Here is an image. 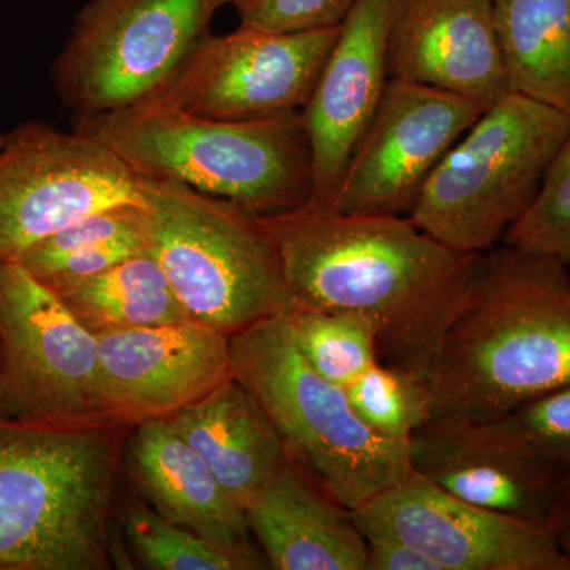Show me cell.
<instances>
[{
	"label": "cell",
	"mask_w": 570,
	"mask_h": 570,
	"mask_svg": "<svg viewBox=\"0 0 570 570\" xmlns=\"http://www.w3.org/2000/svg\"><path fill=\"white\" fill-rule=\"evenodd\" d=\"M485 105L390 78L328 209L409 216L420 190Z\"/></svg>",
	"instance_id": "13"
},
{
	"label": "cell",
	"mask_w": 570,
	"mask_h": 570,
	"mask_svg": "<svg viewBox=\"0 0 570 570\" xmlns=\"http://www.w3.org/2000/svg\"><path fill=\"white\" fill-rule=\"evenodd\" d=\"M7 134L0 132V148H2L3 142H6Z\"/></svg>",
	"instance_id": "33"
},
{
	"label": "cell",
	"mask_w": 570,
	"mask_h": 570,
	"mask_svg": "<svg viewBox=\"0 0 570 570\" xmlns=\"http://www.w3.org/2000/svg\"><path fill=\"white\" fill-rule=\"evenodd\" d=\"M366 540V570H439L414 547L385 532H363Z\"/></svg>",
	"instance_id": "30"
},
{
	"label": "cell",
	"mask_w": 570,
	"mask_h": 570,
	"mask_svg": "<svg viewBox=\"0 0 570 570\" xmlns=\"http://www.w3.org/2000/svg\"><path fill=\"white\" fill-rule=\"evenodd\" d=\"M75 130L102 142L142 179L186 184L254 217L313 200L302 111L217 119L140 104L78 118Z\"/></svg>",
	"instance_id": "3"
},
{
	"label": "cell",
	"mask_w": 570,
	"mask_h": 570,
	"mask_svg": "<svg viewBox=\"0 0 570 570\" xmlns=\"http://www.w3.org/2000/svg\"><path fill=\"white\" fill-rule=\"evenodd\" d=\"M234 0H88L51 67L75 118L124 110L163 91Z\"/></svg>",
	"instance_id": "8"
},
{
	"label": "cell",
	"mask_w": 570,
	"mask_h": 570,
	"mask_svg": "<svg viewBox=\"0 0 570 570\" xmlns=\"http://www.w3.org/2000/svg\"><path fill=\"white\" fill-rule=\"evenodd\" d=\"M409 456L412 471L452 497L547 528L564 479L508 415L428 420Z\"/></svg>",
	"instance_id": "14"
},
{
	"label": "cell",
	"mask_w": 570,
	"mask_h": 570,
	"mask_svg": "<svg viewBox=\"0 0 570 570\" xmlns=\"http://www.w3.org/2000/svg\"><path fill=\"white\" fill-rule=\"evenodd\" d=\"M99 428L0 417V570H104L115 485Z\"/></svg>",
	"instance_id": "4"
},
{
	"label": "cell",
	"mask_w": 570,
	"mask_h": 570,
	"mask_svg": "<svg viewBox=\"0 0 570 570\" xmlns=\"http://www.w3.org/2000/svg\"><path fill=\"white\" fill-rule=\"evenodd\" d=\"M569 134L568 116L505 94L449 149L409 219L461 253H489L530 209Z\"/></svg>",
	"instance_id": "7"
},
{
	"label": "cell",
	"mask_w": 570,
	"mask_h": 570,
	"mask_svg": "<svg viewBox=\"0 0 570 570\" xmlns=\"http://www.w3.org/2000/svg\"><path fill=\"white\" fill-rule=\"evenodd\" d=\"M356 0H234L239 26L272 32L340 26Z\"/></svg>",
	"instance_id": "29"
},
{
	"label": "cell",
	"mask_w": 570,
	"mask_h": 570,
	"mask_svg": "<svg viewBox=\"0 0 570 570\" xmlns=\"http://www.w3.org/2000/svg\"><path fill=\"white\" fill-rule=\"evenodd\" d=\"M149 250L146 204L111 206L67 225L17 258L52 291Z\"/></svg>",
	"instance_id": "22"
},
{
	"label": "cell",
	"mask_w": 570,
	"mask_h": 570,
	"mask_svg": "<svg viewBox=\"0 0 570 570\" xmlns=\"http://www.w3.org/2000/svg\"><path fill=\"white\" fill-rule=\"evenodd\" d=\"M296 346L326 381L346 389L381 362L374 326L354 314L294 309L288 313Z\"/></svg>",
	"instance_id": "24"
},
{
	"label": "cell",
	"mask_w": 570,
	"mask_h": 570,
	"mask_svg": "<svg viewBox=\"0 0 570 570\" xmlns=\"http://www.w3.org/2000/svg\"><path fill=\"white\" fill-rule=\"evenodd\" d=\"M0 417H2V348H0Z\"/></svg>",
	"instance_id": "32"
},
{
	"label": "cell",
	"mask_w": 570,
	"mask_h": 570,
	"mask_svg": "<svg viewBox=\"0 0 570 570\" xmlns=\"http://www.w3.org/2000/svg\"><path fill=\"white\" fill-rule=\"evenodd\" d=\"M346 393L362 422L390 441L409 444L428 422L425 382L385 363L360 374Z\"/></svg>",
	"instance_id": "26"
},
{
	"label": "cell",
	"mask_w": 570,
	"mask_h": 570,
	"mask_svg": "<svg viewBox=\"0 0 570 570\" xmlns=\"http://www.w3.org/2000/svg\"><path fill=\"white\" fill-rule=\"evenodd\" d=\"M508 91L570 119V0H493Z\"/></svg>",
	"instance_id": "21"
},
{
	"label": "cell",
	"mask_w": 570,
	"mask_h": 570,
	"mask_svg": "<svg viewBox=\"0 0 570 570\" xmlns=\"http://www.w3.org/2000/svg\"><path fill=\"white\" fill-rule=\"evenodd\" d=\"M232 374L264 406L285 450L344 508H362L412 474L409 444L362 422L346 393L296 346L288 314L230 336Z\"/></svg>",
	"instance_id": "5"
},
{
	"label": "cell",
	"mask_w": 570,
	"mask_h": 570,
	"mask_svg": "<svg viewBox=\"0 0 570 570\" xmlns=\"http://www.w3.org/2000/svg\"><path fill=\"white\" fill-rule=\"evenodd\" d=\"M569 266L502 245L425 381L428 420H493L570 382Z\"/></svg>",
	"instance_id": "2"
},
{
	"label": "cell",
	"mask_w": 570,
	"mask_h": 570,
	"mask_svg": "<svg viewBox=\"0 0 570 570\" xmlns=\"http://www.w3.org/2000/svg\"><path fill=\"white\" fill-rule=\"evenodd\" d=\"M340 26L295 32L238 26L224 36L209 33L174 80L145 104L217 119L302 111Z\"/></svg>",
	"instance_id": "11"
},
{
	"label": "cell",
	"mask_w": 570,
	"mask_h": 570,
	"mask_svg": "<svg viewBox=\"0 0 570 570\" xmlns=\"http://www.w3.org/2000/svg\"><path fill=\"white\" fill-rule=\"evenodd\" d=\"M245 510L268 569L366 570V540L354 513L291 455Z\"/></svg>",
	"instance_id": "18"
},
{
	"label": "cell",
	"mask_w": 570,
	"mask_h": 570,
	"mask_svg": "<svg viewBox=\"0 0 570 570\" xmlns=\"http://www.w3.org/2000/svg\"><path fill=\"white\" fill-rule=\"evenodd\" d=\"M55 292L92 333L193 321L149 250Z\"/></svg>",
	"instance_id": "23"
},
{
	"label": "cell",
	"mask_w": 570,
	"mask_h": 570,
	"mask_svg": "<svg viewBox=\"0 0 570 570\" xmlns=\"http://www.w3.org/2000/svg\"><path fill=\"white\" fill-rule=\"evenodd\" d=\"M167 419L243 508L288 455L264 406L234 374Z\"/></svg>",
	"instance_id": "20"
},
{
	"label": "cell",
	"mask_w": 570,
	"mask_h": 570,
	"mask_svg": "<svg viewBox=\"0 0 570 570\" xmlns=\"http://www.w3.org/2000/svg\"><path fill=\"white\" fill-rule=\"evenodd\" d=\"M105 420L168 417L232 376L230 336L179 322L96 333Z\"/></svg>",
	"instance_id": "15"
},
{
	"label": "cell",
	"mask_w": 570,
	"mask_h": 570,
	"mask_svg": "<svg viewBox=\"0 0 570 570\" xmlns=\"http://www.w3.org/2000/svg\"><path fill=\"white\" fill-rule=\"evenodd\" d=\"M146 204L141 178L102 142L29 121L0 148V261L89 214Z\"/></svg>",
	"instance_id": "10"
},
{
	"label": "cell",
	"mask_w": 570,
	"mask_h": 570,
	"mask_svg": "<svg viewBox=\"0 0 570 570\" xmlns=\"http://www.w3.org/2000/svg\"><path fill=\"white\" fill-rule=\"evenodd\" d=\"M389 75L485 107L497 102L509 91L493 0H400Z\"/></svg>",
	"instance_id": "17"
},
{
	"label": "cell",
	"mask_w": 570,
	"mask_h": 570,
	"mask_svg": "<svg viewBox=\"0 0 570 570\" xmlns=\"http://www.w3.org/2000/svg\"><path fill=\"white\" fill-rule=\"evenodd\" d=\"M549 530L562 553L570 561V472L564 475L560 494L549 523Z\"/></svg>",
	"instance_id": "31"
},
{
	"label": "cell",
	"mask_w": 570,
	"mask_h": 570,
	"mask_svg": "<svg viewBox=\"0 0 570 570\" xmlns=\"http://www.w3.org/2000/svg\"><path fill=\"white\" fill-rule=\"evenodd\" d=\"M400 0H356L344 18L309 102L303 108L314 194L330 208L348 160L387 88L389 40Z\"/></svg>",
	"instance_id": "16"
},
{
	"label": "cell",
	"mask_w": 570,
	"mask_h": 570,
	"mask_svg": "<svg viewBox=\"0 0 570 570\" xmlns=\"http://www.w3.org/2000/svg\"><path fill=\"white\" fill-rule=\"evenodd\" d=\"M2 417L105 420L97 336L18 261H0Z\"/></svg>",
	"instance_id": "9"
},
{
	"label": "cell",
	"mask_w": 570,
	"mask_h": 570,
	"mask_svg": "<svg viewBox=\"0 0 570 570\" xmlns=\"http://www.w3.org/2000/svg\"><path fill=\"white\" fill-rule=\"evenodd\" d=\"M149 253L184 311L234 336L294 311L279 253L258 217L186 184L142 179Z\"/></svg>",
	"instance_id": "6"
},
{
	"label": "cell",
	"mask_w": 570,
	"mask_h": 570,
	"mask_svg": "<svg viewBox=\"0 0 570 570\" xmlns=\"http://www.w3.org/2000/svg\"><path fill=\"white\" fill-rule=\"evenodd\" d=\"M258 219L279 253L294 309L365 318L376 330L381 362L426 381L471 302L483 254L453 249L404 216L307 204Z\"/></svg>",
	"instance_id": "1"
},
{
	"label": "cell",
	"mask_w": 570,
	"mask_h": 570,
	"mask_svg": "<svg viewBox=\"0 0 570 570\" xmlns=\"http://www.w3.org/2000/svg\"><path fill=\"white\" fill-rule=\"evenodd\" d=\"M502 245L570 266V134L551 159L530 209L509 228Z\"/></svg>",
	"instance_id": "27"
},
{
	"label": "cell",
	"mask_w": 570,
	"mask_h": 570,
	"mask_svg": "<svg viewBox=\"0 0 570 570\" xmlns=\"http://www.w3.org/2000/svg\"><path fill=\"white\" fill-rule=\"evenodd\" d=\"M122 527L146 569L257 570L268 569L264 554H243L209 542L178 527L145 504L124 510Z\"/></svg>",
	"instance_id": "25"
},
{
	"label": "cell",
	"mask_w": 570,
	"mask_h": 570,
	"mask_svg": "<svg viewBox=\"0 0 570 570\" xmlns=\"http://www.w3.org/2000/svg\"><path fill=\"white\" fill-rule=\"evenodd\" d=\"M508 417L550 463L569 474L570 382L528 401Z\"/></svg>",
	"instance_id": "28"
},
{
	"label": "cell",
	"mask_w": 570,
	"mask_h": 570,
	"mask_svg": "<svg viewBox=\"0 0 570 570\" xmlns=\"http://www.w3.org/2000/svg\"><path fill=\"white\" fill-rule=\"evenodd\" d=\"M360 531L395 535L439 570H570L549 528L409 478L354 510Z\"/></svg>",
	"instance_id": "12"
},
{
	"label": "cell",
	"mask_w": 570,
	"mask_h": 570,
	"mask_svg": "<svg viewBox=\"0 0 570 570\" xmlns=\"http://www.w3.org/2000/svg\"><path fill=\"white\" fill-rule=\"evenodd\" d=\"M134 478L164 519L243 554L250 546L246 510L167 417L142 420L130 444Z\"/></svg>",
	"instance_id": "19"
}]
</instances>
